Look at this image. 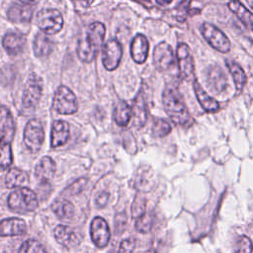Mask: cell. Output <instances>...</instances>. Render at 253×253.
<instances>
[{
    "instance_id": "cell-1",
    "label": "cell",
    "mask_w": 253,
    "mask_h": 253,
    "mask_svg": "<svg viewBox=\"0 0 253 253\" xmlns=\"http://www.w3.org/2000/svg\"><path fill=\"white\" fill-rule=\"evenodd\" d=\"M105 33V26L100 22L91 24L83 33L77 45V54L82 61L90 62L95 58L103 44Z\"/></svg>"
},
{
    "instance_id": "cell-2",
    "label": "cell",
    "mask_w": 253,
    "mask_h": 253,
    "mask_svg": "<svg viewBox=\"0 0 253 253\" xmlns=\"http://www.w3.org/2000/svg\"><path fill=\"white\" fill-rule=\"evenodd\" d=\"M162 102L165 112L174 123L181 126H190L193 124V118L177 89L172 87L166 88L162 95Z\"/></svg>"
},
{
    "instance_id": "cell-3",
    "label": "cell",
    "mask_w": 253,
    "mask_h": 253,
    "mask_svg": "<svg viewBox=\"0 0 253 253\" xmlns=\"http://www.w3.org/2000/svg\"><path fill=\"white\" fill-rule=\"evenodd\" d=\"M8 206L16 212L26 213L37 209L38 198L32 190L28 188H20L9 195Z\"/></svg>"
},
{
    "instance_id": "cell-4",
    "label": "cell",
    "mask_w": 253,
    "mask_h": 253,
    "mask_svg": "<svg viewBox=\"0 0 253 253\" xmlns=\"http://www.w3.org/2000/svg\"><path fill=\"white\" fill-rule=\"evenodd\" d=\"M37 26L46 35H54L58 33L63 26V18L56 9L46 8L41 10L36 17Z\"/></svg>"
},
{
    "instance_id": "cell-5",
    "label": "cell",
    "mask_w": 253,
    "mask_h": 253,
    "mask_svg": "<svg viewBox=\"0 0 253 253\" xmlns=\"http://www.w3.org/2000/svg\"><path fill=\"white\" fill-rule=\"evenodd\" d=\"M42 93V81L37 74L32 73L27 80L23 96V108L27 111H33L37 107Z\"/></svg>"
},
{
    "instance_id": "cell-6",
    "label": "cell",
    "mask_w": 253,
    "mask_h": 253,
    "mask_svg": "<svg viewBox=\"0 0 253 253\" xmlns=\"http://www.w3.org/2000/svg\"><path fill=\"white\" fill-rule=\"evenodd\" d=\"M52 106L54 110L61 115L74 114L78 109V103L75 95L65 86H59L56 89Z\"/></svg>"
},
{
    "instance_id": "cell-7",
    "label": "cell",
    "mask_w": 253,
    "mask_h": 253,
    "mask_svg": "<svg viewBox=\"0 0 253 253\" xmlns=\"http://www.w3.org/2000/svg\"><path fill=\"white\" fill-rule=\"evenodd\" d=\"M201 33L205 40L219 52H227L230 49V42L227 37L215 26L210 23H204L201 26Z\"/></svg>"
},
{
    "instance_id": "cell-8",
    "label": "cell",
    "mask_w": 253,
    "mask_h": 253,
    "mask_svg": "<svg viewBox=\"0 0 253 253\" xmlns=\"http://www.w3.org/2000/svg\"><path fill=\"white\" fill-rule=\"evenodd\" d=\"M44 139L42 125L39 120L33 119L28 122L24 130V142L31 152H38Z\"/></svg>"
},
{
    "instance_id": "cell-9",
    "label": "cell",
    "mask_w": 253,
    "mask_h": 253,
    "mask_svg": "<svg viewBox=\"0 0 253 253\" xmlns=\"http://www.w3.org/2000/svg\"><path fill=\"white\" fill-rule=\"evenodd\" d=\"M123 54L121 43L113 39L108 41L103 48L102 62L107 70H114L118 67Z\"/></svg>"
},
{
    "instance_id": "cell-10",
    "label": "cell",
    "mask_w": 253,
    "mask_h": 253,
    "mask_svg": "<svg viewBox=\"0 0 253 253\" xmlns=\"http://www.w3.org/2000/svg\"><path fill=\"white\" fill-rule=\"evenodd\" d=\"M90 235L93 243L99 247L104 248L110 240L111 232L107 221L100 216L95 217L90 225Z\"/></svg>"
},
{
    "instance_id": "cell-11",
    "label": "cell",
    "mask_w": 253,
    "mask_h": 253,
    "mask_svg": "<svg viewBox=\"0 0 253 253\" xmlns=\"http://www.w3.org/2000/svg\"><path fill=\"white\" fill-rule=\"evenodd\" d=\"M176 55L181 77L186 80L192 78L194 76V60L189 46L184 42L179 43L177 46Z\"/></svg>"
},
{
    "instance_id": "cell-12",
    "label": "cell",
    "mask_w": 253,
    "mask_h": 253,
    "mask_svg": "<svg viewBox=\"0 0 253 253\" xmlns=\"http://www.w3.org/2000/svg\"><path fill=\"white\" fill-rule=\"evenodd\" d=\"M153 63L159 71L169 69L174 63V53L172 47L167 42L158 43L153 51Z\"/></svg>"
},
{
    "instance_id": "cell-13",
    "label": "cell",
    "mask_w": 253,
    "mask_h": 253,
    "mask_svg": "<svg viewBox=\"0 0 253 253\" xmlns=\"http://www.w3.org/2000/svg\"><path fill=\"white\" fill-rule=\"evenodd\" d=\"M15 133V124L10 111L0 107V141L11 143Z\"/></svg>"
},
{
    "instance_id": "cell-14",
    "label": "cell",
    "mask_w": 253,
    "mask_h": 253,
    "mask_svg": "<svg viewBox=\"0 0 253 253\" xmlns=\"http://www.w3.org/2000/svg\"><path fill=\"white\" fill-rule=\"evenodd\" d=\"M206 78L209 87L212 90V92L214 91L217 94L224 91L228 86L227 78L222 69H220L218 66L210 67L207 70Z\"/></svg>"
},
{
    "instance_id": "cell-15",
    "label": "cell",
    "mask_w": 253,
    "mask_h": 253,
    "mask_svg": "<svg viewBox=\"0 0 253 253\" xmlns=\"http://www.w3.org/2000/svg\"><path fill=\"white\" fill-rule=\"evenodd\" d=\"M27 231L26 222L18 217L5 218L0 221V236H17Z\"/></svg>"
},
{
    "instance_id": "cell-16",
    "label": "cell",
    "mask_w": 253,
    "mask_h": 253,
    "mask_svg": "<svg viewBox=\"0 0 253 253\" xmlns=\"http://www.w3.org/2000/svg\"><path fill=\"white\" fill-rule=\"evenodd\" d=\"M149 44L145 36L136 35L130 44V54L132 59L137 63H143L148 55Z\"/></svg>"
},
{
    "instance_id": "cell-17",
    "label": "cell",
    "mask_w": 253,
    "mask_h": 253,
    "mask_svg": "<svg viewBox=\"0 0 253 253\" xmlns=\"http://www.w3.org/2000/svg\"><path fill=\"white\" fill-rule=\"evenodd\" d=\"M69 138V125L62 120L55 121L52 124L50 144L52 147H57L65 144Z\"/></svg>"
},
{
    "instance_id": "cell-18",
    "label": "cell",
    "mask_w": 253,
    "mask_h": 253,
    "mask_svg": "<svg viewBox=\"0 0 253 253\" xmlns=\"http://www.w3.org/2000/svg\"><path fill=\"white\" fill-rule=\"evenodd\" d=\"M54 236L58 243L67 248H73L79 245V236L66 225H57L54 229Z\"/></svg>"
},
{
    "instance_id": "cell-19",
    "label": "cell",
    "mask_w": 253,
    "mask_h": 253,
    "mask_svg": "<svg viewBox=\"0 0 253 253\" xmlns=\"http://www.w3.org/2000/svg\"><path fill=\"white\" fill-rule=\"evenodd\" d=\"M193 88L200 105L206 112L215 113L219 110L218 102L213 98H211V96H209V94L202 88V86L196 79L193 82Z\"/></svg>"
},
{
    "instance_id": "cell-20",
    "label": "cell",
    "mask_w": 253,
    "mask_h": 253,
    "mask_svg": "<svg viewBox=\"0 0 253 253\" xmlns=\"http://www.w3.org/2000/svg\"><path fill=\"white\" fill-rule=\"evenodd\" d=\"M53 48V42L44 33H38L34 39L33 49L38 57H45L49 55Z\"/></svg>"
},
{
    "instance_id": "cell-21",
    "label": "cell",
    "mask_w": 253,
    "mask_h": 253,
    "mask_svg": "<svg viewBox=\"0 0 253 253\" xmlns=\"http://www.w3.org/2000/svg\"><path fill=\"white\" fill-rule=\"evenodd\" d=\"M55 170H56V165L54 160L49 156H44L37 164L35 174L39 180L42 182H46L54 176Z\"/></svg>"
},
{
    "instance_id": "cell-22",
    "label": "cell",
    "mask_w": 253,
    "mask_h": 253,
    "mask_svg": "<svg viewBox=\"0 0 253 253\" xmlns=\"http://www.w3.org/2000/svg\"><path fill=\"white\" fill-rule=\"evenodd\" d=\"M228 8L236 15L240 22L253 32V14L238 0H231L227 4Z\"/></svg>"
},
{
    "instance_id": "cell-23",
    "label": "cell",
    "mask_w": 253,
    "mask_h": 253,
    "mask_svg": "<svg viewBox=\"0 0 253 253\" xmlns=\"http://www.w3.org/2000/svg\"><path fill=\"white\" fill-rule=\"evenodd\" d=\"M33 9L31 5L15 4L8 10V18L14 23H27L31 21Z\"/></svg>"
},
{
    "instance_id": "cell-24",
    "label": "cell",
    "mask_w": 253,
    "mask_h": 253,
    "mask_svg": "<svg viewBox=\"0 0 253 253\" xmlns=\"http://www.w3.org/2000/svg\"><path fill=\"white\" fill-rule=\"evenodd\" d=\"M25 38L18 33H8L3 38V46L10 54L20 53L25 45Z\"/></svg>"
},
{
    "instance_id": "cell-25",
    "label": "cell",
    "mask_w": 253,
    "mask_h": 253,
    "mask_svg": "<svg viewBox=\"0 0 253 253\" xmlns=\"http://www.w3.org/2000/svg\"><path fill=\"white\" fill-rule=\"evenodd\" d=\"M51 210L60 219H69L74 215V206L66 199H57L51 205Z\"/></svg>"
},
{
    "instance_id": "cell-26",
    "label": "cell",
    "mask_w": 253,
    "mask_h": 253,
    "mask_svg": "<svg viewBox=\"0 0 253 253\" xmlns=\"http://www.w3.org/2000/svg\"><path fill=\"white\" fill-rule=\"evenodd\" d=\"M132 117V111L126 101H120L114 109V120L119 126H126Z\"/></svg>"
},
{
    "instance_id": "cell-27",
    "label": "cell",
    "mask_w": 253,
    "mask_h": 253,
    "mask_svg": "<svg viewBox=\"0 0 253 253\" xmlns=\"http://www.w3.org/2000/svg\"><path fill=\"white\" fill-rule=\"evenodd\" d=\"M132 111V117L134 119V124L137 126H141L144 125L146 121V107H145V101L142 96V93H139L135 100L133 107L131 108Z\"/></svg>"
},
{
    "instance_id": "cell-28",
    "label": "cell",
    "mask_w": 253,
    "mask_h": 253,
    "mask_svg": "<svg viewBox=\"0 0 253 253\" xmlns=\"http://www.w3.org/2000/svg\"><path fill=\"white\" fill-rule=\"evenodd\" d=\"M28 180L27 174L18 168H12L8 171L6 178H5V184L8 188H17L20 186H23Z\"/></svg>"
},
{
    "instance_id": "cell-29",
    "label": "cell",
    "mask_w": 253,
    "mask_h": 253,
    "mask_svg": "<svg viewBox=\"0 0 253 253\" xmlns=\"http://www.w3.org/2000/svg\"><path fill=\"white\" fill-rule=\"evenodd\" d=\"M226 63V66L229 70V72L231 73L232 75V78H233V81L235 83V87L238 91H241L243 86L245 85V82H246V75H245V72L243 71V69L240 67L239 64H237L236 62L234 61H231V60H226L225 61Z\"/></svg>"
},
{
    "instance_id": "cell-30",
    "label": "cell",
    "mask_w": 253,
    "mask_h": 253,
    "mask_svg": "<svg viewBox=\"0 0 253 253\" xmlns=\"http://www.w3.org/2000/svg\"><path fill=\"white\" fill-rule=\"evenodd\" d=\"M13 161L12 149L10 143L0 141V168H8Z\"/></svg>"
},
{
    "instance_id": "cell-31",
    "label": "cell",
    "mask_w": 253,
    "mask_h": 253,
    "mask_svg": "<svg viewBox=\"0 0 253 253\" xmlns=\"http://www.w3.org/2000/svg\"><path fill=\"white\" fill-rule=\"evenodd\" d=\"M146 200L141 195H136L131 205V215L134 218H138L145 213Z\"/></svg>"
},
{
    "instance_id": "cell-32",
    "label": "cell",
    "mask_w": 253,
    "mask_h": 253,
    "mask_svg": "<svg viewBox=\"0 0 253 253\" xmlns=\"http://www.w3.org/2000/svg\"><path fill=\"white\" fill-rule=\"evenodd\" d=\"M171 131V126L163 119H155L152 126V132L157 137H163Z\"/></svg>"
},
{
    "instance_id": "cell-33",
    "label": "cell",
    "mask_w": 253,
    "mask_h": 253,
    "mask_svg": "<svg viewBox=\"0 0 253 253\" xmlns=\"http://www.w3.org/2000/svg\"><path fill=\"white\" fill-rule=\"evenodd\" d=\"M19 253H46V251L40 242L29 239L23 242L19 249Z\"/></svg>"
},
{
    "instance_id": "cell-34",
    "label": "cell",
    "mask_w": 253,
    "mask_h": 253,
    "mask_svg": "<svg viewBox=\"0 0 253 253\" xmlns=\"http://www.w3.org/2000/svg\"><path fill=\"white\" fill-rule=\"evenodd\" d=\"M153 224V216L151 213H144L135 221V229L141 233H146L151 229Z\"/></svg>"
},
{
    "instance_id": "cell-35",
    "label": "cell",
    "mask_w": 253,
    "mask_h": 253,
    "mask_svg": "<svg viewBox=\"0 0 253 253\" xmlns=\"http://www.w3.org/2000/svg\"><path fill=\"white\" fill-rule=\"evenodd\" d=\"M191 12H194L195 14L200 13L198 10L191 9L190 1L189 0H185V1L181 2L179 4V6L177 7V9H176V19L178 21H180V22H184L188 16L192 15Z\"/></svg>"
},
{
    "instance_id": "cell-36",
    "label": "cell",
    "mask_w": 253,
    "mask_h": 253,
    "mask_svg": "<svg viewBox=\"0 0 253 253\" xmlns=\"http://www.w3.org/2000/svg\"><path fill=\"white\" fill-rule=\"evenodd\" d=\"M253 245L247 236H241L237 242V253H252Z\"/></svg>"
},
{
    "instance_id": "cell-37",
    "label": "cell",
    "mask_w": 253,
    "mask_h": 253,
    "mask_svg": "<svg viewBox=\"0 0 253 253\" xmlns=\"http://www.w3.org/2000/svg\"><path fill=\"white\" fill-rule=\"evenodd\" d=\"M87 184V179L85 178H80L78 180H76L74 183H72L67 189H66V193L69 195H77L79 194L86 186Z\"/></svg>"
},
{
    "instance_id": "cell-38",
    "label": "cell",
    "mask_w": 253,
    "mask_h": 253,
    "mask_svg": "<svg viewBox=\"0 0 253 253\" xmlns=\"http://www.w3.org/2000/svg\"><path fill=\"white\" fill-rule=\"evenodd\" d=\"M135 246V241L132 237H128L121 242L118 253H132Z\"/></svg>"
},
{
    "instance_id": "cell-39",
    "label": "cell",
    "mask_w": 253,
    "mask_h": 253,
    "mask_svg": "<svg viewBox=\"0 0 253 253\" xmlns=\"http://www.w3.org/2000/svg\"><path fill=\"white\" fill-rule=\"evenodd\" d=\"M108 201H109V193H107L106 191H103L98 194L96 198V205L100 208H104L108 204Z\"/></svg>"
},
{
    "instance_id": "cell-40",
    "label": "cell",
    "mask_w": 253,
    "mask_h": 253,
    "mask_svg": "<svg viewBox=\"0 0 253 253\" xmlns=\"http://www.w3.org/2000/svg\"><path fill=\"white\" fill-rule=\"evenodd\" d=\"M23 4H27V5H34L38 2H40L41 0H20Z\"/></svg>"
},
{
    "instance_id": "cell-41",
    "label": "cell",
    "mask_w": 253,
    "mask_h": 253,
    "mask_svg": "<svg viewBox=\"0 0 253 253\" xmlns=\"http://www.w3.org/2000/svg\"><path fill=\"white\" fill-rule=\"evenodd\" d=\"M247 3H248L249 6L253 9V0H247Z\"/></svg>"
}]
</instances>
